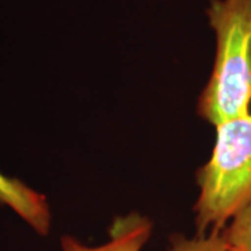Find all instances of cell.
Instances as JSON below:
<instances>
[{
    "mask_svg": "<svg viewBox=\"0 0 251 251\" xmlns=\"http://www.w3.org/2000/svg\"><path fill=\"white\" fill-rule=\"evenodd\" d=\"M206 16L216 52L197 113L215 127L251 113V0H211Z\"/></svg>",
    "mask_w": 251,
    "mask_h": 251,
    "instance_id": "obj_1",
    "label": "cell"
},
{
    "mask_svg": "<svg viewBox=\"0 0 251 251\" xmlns=\"http://www.w3.org/2000/svg\"><path fill=\"white\" fill-rule=\"evenodd\" d=\"M209 159L197 171V234L221 233L251 202V113L215 126Z\"/></svg>",
    "mask_w": 251,
    "mask_h": 251,
    "instance_id": "obj_2",
    "label": "cell"
},
{
    "mask_svg": "<svg viewBox=\"0 0 251 251\" xmlns=\"http://www.w3.org/2000/svg\"><path fill=\"white\" fill-rule=\"evenodd\" d=\"M153 224L140 212L117 216L109 227V240L99 246H87L75 237L64 234L62 251H141L152 234Z\"/></svg>",
    "mask_w": 251,
    "mask_h": 251,
    "instance_id": "obj_3",
    "label": "cell"
},
{
    "mask_svg": "<svg viewBox=\"0 0 251 251\" xmlns=\"http://www.w3.org/2000/svg\"><path fill=\"white\" fill-rule=\"evenodd\" d=\"M0 204L9 206L41 236H48L52 226V212L44 194L21 180L0 172Z\"/></svg>",
    "mask_w": 251,
    "mask_h": 251,
    "instance_id": "obj_4",
    "label": "cell"
},
{
    "mask_svg": "<svg viewBox=\"0 0 251 251\" xmlns=\"http://www.w3.org/2000/svg\"><path fill=\"white\" fill-rule=\"evenodd\" d=\"M221 234L226 251H251V202L232 218Z\"/></svg>",
    "mask_w": 251,
    "mask_h": 251,
    "instance_id": "obj_5",
    "label": "cell"
},
{
    "mask_svg": "<svg viewBox=\"0 0 251 251\" xmlns=\"http://www.w3.org/2000/svg\"><path fill=\"white\" fill-rule=\"evenodd\" d=\"M168 251H226V247L221 233L196 234L194 237L175 233L169 237Z\"/></svg>",
    "mask_w": 251,
    "mask_h": 251,
    "instance_id": "obj_6",
    "label": "cell"
}]
</instances>
